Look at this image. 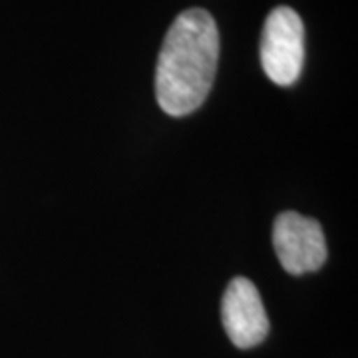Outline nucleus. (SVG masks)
<instances>
[{
  "label": "nucleus",
  "instance_id": "nucleus-2",
  "mask_svg": "<svg viewBox=\"0 0 358 358\" xmlns=\"http://www.w3.org/2000/svg\"><path fill=\"white\" fill-rule=\"evenodd\" d=\"M261 66L277 86H293L305 64V26L289 6L271 10L261 34Z\"/></svg>",
  "mask_w": 358,
  "mask_h": 358
},
{
  "label": "nucleus",
  "instance_id": "nucleus-3",
  "mask_svg": "<svg viewBox=\"0 0 358 358\" xmlns=\"http://www.w3.org/2000/svg\"><path fill=\"white\" fill-rule=\"evenodd\" d=\"M273 247L281 267L291 275L319 271L327 261V243L319 221L285 211L273 225Z\"/></svg>",
  "mask_w": 358,
  "mask_h": 358
},
{
  "label": "nucleus",
  "instance_id": "nucleus-4",
  "mask_svg": "<svg viewBox=\"0 0 358 358\" xmlns=\"http://www.w3.org/2000/svg\"><path fill=\"white\" fill-rule=\"evenodd\" d=\"M221 319L225 333L237 348H253L268 334V317L257 287L245 277H235L227 285L221 301Z\"/></svg>",
  "mask_w": 358,
  "mask_h": 358
},
{
  "label": "nucleus",
  "instance_id": "nucleus-1",
  "mask_svg": "<svg viewBox=\"0 0 358 358\" xmlns=\"http://www.w3.org/2000/svg\"><path fill=\"white\" fill-rule=\"evenodd\" d=\"M219 62V30L201 8L181 13L167 30L155 68V98L173 117L193 114L209 96Z\"/></svg>",
  "mask_w": 358,
  "mask_h": 358
}]
</instances>
